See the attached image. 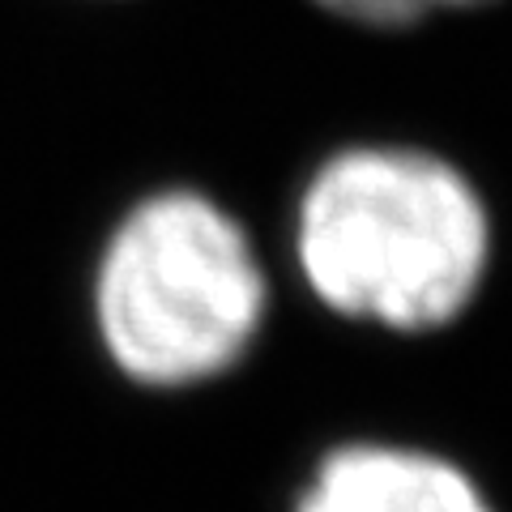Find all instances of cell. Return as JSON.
I'll use <instances>...</instances> for the list:
<instances>
[{
  "label": "cell",
  "mask_w": 512,
  "mask_h": 512,
  "mask_svg": "<svg viewBox=\"0 0 512 512\" xmlns=\"http://www.w3.org/2000/svg\"><path fill=\"white\" fill-rule=\"evenodd\" d=\"M269 308L252 239L201 192H158L103 252L94 316L107 355L141 384H197L227 372Z\"/></svg>",
  "instance_id": "obj_2"
},
{
  "label": "cell",
  "mask_w": 512,
  "mask_h": 512,
  "mask_svg": "<svg viewBox=\"0 0 512 512\" xmlns=\"http://www.w3.org/2000/svg\"><path fill=\"white\" fill-rule=\"evenodd\" d=\"M295 261L346 320L436 333L491 265V214L457 163L414 146H350L320 163L295 210Z\"/></svg>",
  "instance_id": "obj_1"
},
{
  "label": "cell",
  "mask_w": 512,
  "mask_h": 512,
  "mask_svg": "<svg viewBox=\"0 0 512 512\" xmlns=\"http://www.w3.org/2000/svg\"><path fill=\"white\" fill-rule=\"evenodd\" d=\"M312 5L355 26L397 30V26L427 18L431 9H470V5H487V0H312Z\"/></svg>",
  "instance_id": "obj_4"
},
{
  "label": "cell",
  "mask_w": 512,
  "mask_h": 512,
  "mask_svg": "<svg viewBox=\"0 0 512 512\" xmlns=\"http://www.w3.org/2000/svg\"><path fill=\"white\" fill-rule=\"evenodd\" d=\"M295 512H500V504L448 453L350 440L316 461Z\"/></svg>",
  "instance_id": "obj_3"
}]
</instances>
